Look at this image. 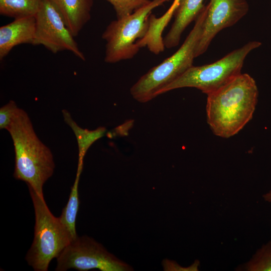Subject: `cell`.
<instances>
[{
    "mask_svg": "<svg viewBox=\"0 0 271 271\" xmlns=\"http://www.w3.org/2000/svg\"><path fill=\"white\" fill-rule=\"evenodd\" d=\"M258 95L256 82L247 73L207 94V121L213 133L226 139L238 133L252 119Z\"/></svg>",
    "mask_w": 271,
    "mask_h": 271,
    "instance_id": "1",
    "label": "cell"
},
{
    "mask_svg": "<svg viewBox=\"0 0 271 271\" xmlns=\"http://www.w3.org/2000/svg\"><path fill=\"white\" fill-rule=\"evenodd\" d=\"M7 130L14 146V178L25 182L28 187L44 197V184L55 169L50 149L39 139L29 115L23 109L19 108Z\"/></svg>",
    "mask_w": 271,
    "mask_h": 271,
    "instance_id": "2",
    "label": "cell"
},
{
    "mask_svg": "<svg viewBox=\"0 0 271 271\" xmlns=\"http://www.w3.org/2000/svg\"><path fill=\"white\" fill-rule=\"evenodd\" d=\"M205 16L204 6L195 20L193 29L178 50L150 69L131 87L130 93L133 99L141 103L152 100L193 66Z\"/></svg>",
    "mask_w": 271,
    "mask_h": 271,
    "instance_id": "3",
    "label": "cell"
},
{
    "mask_svg": "<svg viewBox=\"0 0 271 271\" xmlns=\"http://www.w3.org/2000/svg\"><path fill=\"white\" fill-rule=\"evenodd\" d=\"M35 214L34 237L26 259L36 271H47L51 261L73 240L59 217L50 211L44 197L29 187Z\"/></svg>",
    "mask_w": 271,
    "mask_h": 271,
    "instance_id": "4",
    "label": "cell"
},
{
    "mask_svg": "<svg viewBox=\"0 0 271 271\" xmlns=\"http://www.w3.org/2000/svg\"><path fill=\"white\" fill-rule=\"evenodd\" d=\"M261 43L250 41L211 64L192 66L162 89L160 95L174 89L193 87L207 95L219 89L240 74L247 55Z\"/></svg>",
    "mask_w": 271,
    "mask_h": 271,
    "instance_id": "5",
    "label": "cell"
},
{
    "mask_svg": "<svg viewBox=\"0 0 271 271\" xmlns=\"http://www.w3.org/2000/svg\"><path fill=\"white\" fill-rule=\"evenodd\" d=\"M169 0H152L131 14L111 22L102 35L106 42L104 61L107 63L132 59L140 48L137 42L146 34L153 10Z\"/></svg>",
    "mask_w": 271,
    "mask_h": 271,
    "instance_id": "6",
    "label": "cell"
},
{
    "mask_svg": "<svg viewBox=\"0 0 271 271\" xmlns=\"http://www.w3.org/2000/svg\"><path fill=\"white\" fill-rule=\"evenodd\" d=\"M56 271L75 269L86 271H130L131 266L108 252L102 244L88 236H77L57 257Z\"/></svg>",
    "mask_w": 271,
    "mask_h": 271,
    "instance_id": "7",
    "label": "cell"
},
{
    "mask_svg": "<svg viewBox=\"0 0 271 271\" xmlns=\"http://www.w3.org/2000/svg\"><path fill=\"white\" fill-rule=\"evenodd\" d=\"M35 19L33 45H43L54 54L69 51L80 59L85 60L60 12L50 0H44Z\"/></svg>",
    "mask_w": 271,
    "mask_h": 271,
    "instance_id": "8",
    "label": "cell"
},
{
    "mask_svg": "<svg viewBox=\"0 0 271 271\" xmlns=\"http://www.w3.org/2000/svg\"><path fill=\"white\" fill-rule=\"evenodd\" d=\"M205 8L206 16L196 50V57L206 52L220 31L235 25L249 11L246 0H210Z\"/></svg>",
    "mask_w": 271,
    "mask_h": 271,
    "instance_id": "9",
    "label": "cell"
},
{
    "mask_svg": "<svg viewBox=\"0 0 271 271\" xmlns=\"http://www.w3.org/2000/svg\"><path fill=\"white\" fill-rule=\"evenodd\" d=\"M36 30L35 17L15 19L0 28V59L3 60L15 46L33 44Z\"/></svg>",
    "mask_w": 271,
    "mask_h": 271,
    "instance_id": "10",
    "label": "cell"
},
{
    "mask_svg": "<svg viewBox=\"0 0 271 271\" xmlns=\"http://www.w3.org/2000/svg\"><path fill=\"white\" fill-rule=\"evenodd\" d=\"M204 0H181L175 12V19L171 28L163 38L165 48L178 46L183 32L189 24L195 21L204 6Z\"/></svg>",
    "mask_w": 271,
    "mask_h": 271,
    "instance_id": "11",
    "label": "cell"
},
{
    "mask_svg": "<svg viewBox=\"0 0 271 271\" xmlns=\"http://www.w3.org/2000/svg\"><path fill=\"white\" fill-rule=\"evenodd\" d=\"M60 12L72 35L76 37L91 18L93 0H50Z\"/></svg>",
    "mask_w": 271,
    "mask_h": 271,
    "instance_id": "12",
    "label": "cell"
},
{
    "mask_svg": "<svg viewBox=\"0 0 271 271\" xmlns=\"http://www.w3.org/2000/svg\"><path fill=\"white\" fill-rule=\"evenodd\" d=\"M62 112L64 121L73 130L77 142L78 149L77 167L83 168L84 158L88 150L95 142L104 136L106 129L105 127H99L94 130L81 128L73 120L68 110L63 109Z\"/></svg>",
    "mask_w": 271,
    "mask_h": 271,
    "instance_id": "13",
    "label": "cell"
},
{
    "mask_svg": "<svg viewBox=\"0 0 271 271\" xmlns=\"http://www.w3.org/2000/svg\"><path fill=\"white\" fill-rule=\"evenodd\" d=\"M44 0H0L1 15L15 19L35 17Z\"/></svg>",
    "mask_w": 271,
    "mask_h": 271,
    "instance_id": "14",
    "label": "cell"
},
{
    "mask_svg": "<svg viewBox=\"0 0 271 271\" xmlns=\"http://www.w3.org/2000/svg\"><path fill=\"white\" fill-rule=\"evenodd\" d=\"M81 173L77 170L75 180L71 188L68 202L59 217L70 232L73 239L78 236L76 231V219L79 206L78 185Z\"/></svg>",
    "mask_w": 271,
    "mask_h": 271,
    "instance_id": "15",
    "label": "cell"
},
{
    "mask_svg": "<svg viewBox=\"0 0 271 271\" xmlns=\"http://www.w3.org/2000/svg\"><path fill=\"white\" fill-rule=\"evenodd\" d=\"M237 269L245 271H271V240L263 244L249 261Z\"/></svg>",
    "mask_w": 271,
    "mask_h": 271,
    "instance_id": "16",
    "label": "cell"
},
{
    "mask_svg": "<svg viewBox=\"0 0 271 271\" xmlns=\"http://www.w3.org/2000/svg\"><path fill=\"white\" fill-rule=\"evenodd\" d=\"M113 7L117 19L131 14L139 9L148 4L150 0H105Z\"/></svg>",
    "mask_w": 271,
    "mask_h": 271,
    "instance_id": "17",
    "label": "cell"
},
{
    "mask_svg": "<svg viewBox=\"0 0 271 271\" xmlns=\"http://www.w3.org/2000/svg\"><path fill=\"white\" fill-rule=\"evenodd\" d=\"M19 107L15 101L10 100L0 108V128L7 129L11 125Z\"/></svg>",
    "mask_w": 271,
    "mask_h": 271,
    "instance_id": "18",
    "label": "cell"
},
{
    "mask_svg": "<svg viewBox=\"0 0 271 271\" xmlns=\"http://www.w3.org/2000/svg\"><path fill=\"white\" fill-rule=\"evenodd\" d=\"M262 198L266 202L271 203V190L262 195Z\"/></svg>",
    "mask_w": 271,
    "mask_h": 271,
    "instance_id": "19",
    "label": "cell"
}]
</instances>
